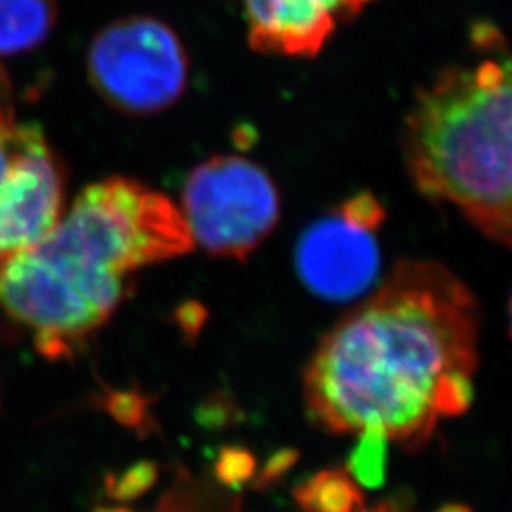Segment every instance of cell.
<instances>
[{"instance_id":"obj_1","label":"cell","mask_w":512,"mask_h":512,"mask_svg":"<svg viewBox=\"0 0 512 512\" xmlns=\"http://www.w3.org/2000/svg\"><path fill=\"white\" fill-rule=\"evenodd\" d=\"M478 334V302L458 275L403 260L315 349L308 416L332 435L374 429L416 452L473 403Z\"/></svg>"},{"instance_id":"obj_2","label":"cell","mask_w":512,"mask_h":512,"mask_svg":"<svg viewBox=\"0 0 512 512\" xmlns=\"http://www.w3.org/2000/svg\"><path fill=\"white\" fill-rule=\"evenodd\" d=\"M194 247L181 209L145 184L86 186L37 243L0 260V311L46 357L71 355L101 329L143 268Z\"/></svg>"},{"instance_id":"obj_3","label":"cell","mask_w":512,"mask_h":512,"mask_svg":"<svg viewBox=\"0 0 512 512\" xmlns=\"http://www.w3.org/2000/svg\"><path fill=\"white\" fill-rule=\"evenodd\" d=\"M509 55L454 65L416 95L404 124L408 175L421 194L450 203L494 243L511 245Z\"/></svg>"},{"instance_id":"obj_4","label":"cell","mask_w":512,"mask_h":512,"mask_svg":"<svg viewBox=\"0 0 512 512\" xmlns=\"http://www.w3.org/2000/svg\"><path fill=\"white\" fill-rule=\"evenodd\" d=\"M183 213L194 245L219 258L245 260L279 222L272 177L241 156H215L186 179Z\"/></svg>"},{"instance_id":"obj_5","label":"cell","mask_w":512,"mask_h":512,"mask_svg":"<svg viewBox=\"0 0 512 512\" xmlns=\"http://www.w3.org/2000/svg\"><path fill=\"white\" fill-rule=\"evenodd\" d=\"M88 74L114 109L147 116L179 101L188 82V55L171 27L133 16L110 23L93 38Z\"/></svg>"},{"instance_id":"obj_6","label":"cell","mask_w":512,"mask_h":512,"mask_svg":"<svg viewBox=\"0 0 512 512\" xmlns=\"http://www.w3.org/2000/svg\"><path fill=\"white\" fill-rule=\"evenodd\" d=\"M63 207V167L42 129L0 105V260L44 238Z\"/></svg>"},{"instance_id":"obj_7","label":"cell","mask_w":512,"mask_h":512,"mask_svg":"<svg viewBox=\"0 0 512 512\" xmlns=\"http://www.w3.org/2000/svg\"><path fill=\"white\" fill-rule=\"evenodd\" d=\"M380 264L376 230L351 219L342 203L308 226L296 245L302 283L330 302L363 296L378 281Z\"/></svg>"},{"instance_id":"obj_8","label":"cell","mask_w":512,"mask_h":512,"mask_svg":"<svg viewBox=\"0 0 512 512\" xmlns=\"http://www.w3.org/2000/svg\"><path fill=\"white\" fill-rule=\"evenodd\" d=\"M372 0H239L256 52L315 57Z\"/></svg>"},{"instance_id":"obj_9","label":"cell","mask_w":512,"mask_h":512,"mask_svg":"<svg viewBox=\"0 0 512 512\" xmlns=\"http://www.w3.org/2000/svg\"><path fill=\"white\" fill-rule=\"evenodd\" d=\"M55 21V0H0V55L37 48L50 37Z\"/></svg>"},{"instance_id":"obj_10","label":"cell","mask_w":512,"mask_h":512,"mask_svg":"<svg viewBox=\"0 0 512 512\" xmlns=\"http://www.w3.org/2000/svg\"><path fill=\"white\" fill-rule=\"evenodd\" d=\"M296 501L306 512H359L363 495L348 471H323L296 490Z\"/></svg>"},{"instance_id":"obj_11","label":"cell","mask_w":512,"mask_h":512,"mask_svg":"<svg viewBox=\"0 0 512 512\" xmlns=\"http://www.w3.org/2000/svg\"><path fill=\"white\" fill-rule=\"evenodd\" d=\"M359 435L361 439L349 456L348 475L355 480L357 486L378 488L384 482L387 448L391 442L382 431L374 429H368Z\"/></svg>"},{"instance_id":"obj_12","label":"cell","mask_w":512,"mask_h":512,"mask_svg":"<svg viewBox=\"0 0 512 512\" xmlns=\"http://www.w3.org/2000/svg\"><path fill=\"white\" fill-rule=\"evenodd\" d=\"M253 458L247 452L241 450H228L219 459L217 465V480L226 488H238L241 482H245L253 475Z\"/></svg>"},{"instance_id":"obj_13","label":"cell","mask_w":512,"mask_h":512,"mask_svg":"<svg viewBox=\"0 0 512 512\" xmlns=\"http://www.w3.org/2000/svg\"><path fill=\"white\" fill-rule=\"evenodd\" d=\"M439 512H471L467 507H463V505H446V507H442Z\"/></svg>"},{"instance_id":"obj_14","label":"cell","mask_w":512,"mask_h":512,"mask_svg":"<svg viewBox=\"0 0 512 512\" xmlns=\"http://www.w3.org/2000/svg\"><path fill=\"white\" fill-rule=\"evenodd\" d=\"M359 512H401V511H397V509H393V507H387V505H380V507H376V509H372V511H359Z\"/></svg>"},{"instance_id":"obj_15","label":"cell","mask_w":512,"mask_h":512,"mask_svg":"<svg viewBox=\"0 0 512 512\" xmlns=\"http://www.w3.org/2000/svg\"><path fill=\"white\" fill-rule=\"evenodd\" d=\"M99 512H128V511H120V509H109V511H99Z\"/></svg>"}]
</instances>
